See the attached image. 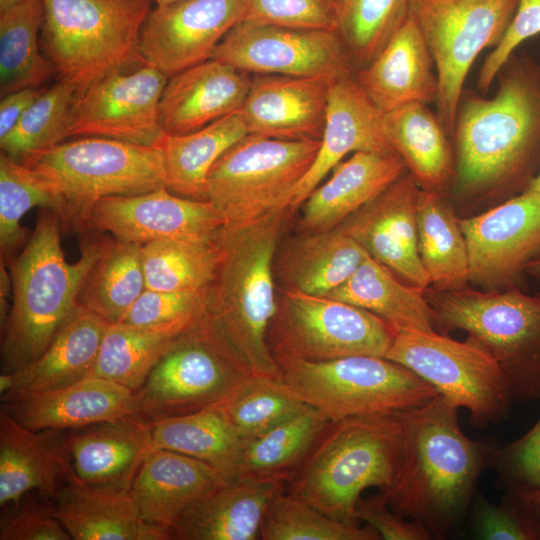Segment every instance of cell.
<instances>
[{"label":"cell","instance_id":"1f68e13d","mask_svg":"<svg viewBox=\"0 0 540 540\" xmlns=\"http://www.w3.org/2000/svg\"><path fill=\"white\" fill-rule=\"evenodd\" d=\"M389 143L420 188L446 194L455 176V157L439 118L423 103L384 113Z\"/></svg>","mask_w":540,"mask_h":540},{"label":"cell","instance_id":"4dcf8cb0","mask_svg":"<svg viewBox=\"0 0 540 540\" xmlns=\"http://www.w3.org/2000/svg\"><path fill=\"white\" fill-rule=\"evenodd\" d=\"M227 482L208 463L166 449H153L130 489L140 518L173 527L179 517L211 490Z\"/></svg>","mask_w":540,"mask_h":540},{"label":"cell","instance_id":"7bdbcfd3","mask_svg":"<svg viewBox=\"0 0 540 540\" xmlns=\"http://www.w3.org/2000/svg\"><path fill=\"white\" fill-rule=\"evenodd\" d=\"M223 257L219 242L160 239L142 245L145 286L161 291H203Z\"/></svg>","mask_w":540,"mask_h":540},{"label":"cell","instance_id":"bcb514c9","mask_svg":"<svg viewBox=\"0 0 540 540\" xmlns=\"http://www.w3.org/2000/svg\"><path fill=\"white\" fill-rule=\"evenodd\" d=\"M409 12V0H342L337 32L347 51L367 65L391 39Z\"/></svg>","mask_w":540,"mask_h":540},{"label":"cell","instance_id":"83f0119b","mask_svg":"<svg viewBox=\"0 0 540 540\" xmlns=\"http://www.w3.org/2000/svg\"><path fill=\"white\" fill-rule=\"evenodd\" d=\"M287 479L227 481L192 504L173 526L177 540H256L266 512Z\"/></svg>","mask_w":540,"mask_h":540},{"label":"cell","instance_id":"7dc6e473","mask_svg":"<svg viewBox=\"0 0 540 540\" xmlns=\"http://www.w3.org/2000/svg\"><path fill=\"white\" fill-rule=\"evenodd\" d=\"M262 540H378L367 525L346 523L286 493L277 495L264 517Z\"/></svg>","mask_w":540,"mask_h":540},{"label":"cell","instance_id":"60d3db41","mask_svg":"<svg viewBox=\"0 0 540 540\" xmlns=\"http://www.w3.org/2000/svg\"><path fill=\"white\" fill-rule=\"evenodd\" d=\"M367 255L340 226L309 233L295 243L287 260L290 289L327 296L353 275Z\"/></svg>","mask_w":540,"mask_h":540},{"label":"cell","instance_id":"816d5d0a","mask_svg":"<svg viewBox=\"0 0 540 540\" xmlns=\"http://www.w3.org/2000/svg\"><path fill=\"white\" fill-rule=\"evenodd\" d=\"M245 20L293 28L337 31L335 12L324 0H245Z\"/></svg>","mask_w":540,"mask_h":540},{"label":"cell","instance_id":"b9f144b4","mask_svg":"<svg viewBox=\"0 0 540 540\" xmlns=\"http://www.w3.org/2000/svg\"><path fill=\"white\" fill-rule=\"evenodd\" d=\"M145 288L142 245L110 240L89 273L79 302L108 323H117Z\"/></svg>","mask_w":540,"mask_h":540},{"label":"cell","instance_id":"7a4b0ae2","mask_svg":"<svg viewBox=\"0 0 540 540\" xmlns=\"http://www.w3.org/2000/svg\"><path fill=\"white\" fill-rule=\"evenodd\" d=\"M458 410L438 394L400 413L401 462L393 485L383 493L394 511L437 538L461 524L471 509L479 477L493 464L496 451L487 441L463 433Z\"/></svg>","mask_w":540,"mask_h":540},{"label":"cell","instance_id":"d6986e66","mask_svg":"<svg viewBox=\"0 0 540 540\" xmlns=\"http://www.w3.org/2000/svg\"><path fill=\"white\" fill-rule=\"evenodd\" d=\"M223 227L221 214L209 201L181 197L167 188L102 198L86 224V230L140 245L160 239L216 242Z\"/></svg>","mask_w":540,"mask_h":540},{"label":"cell","instance_id":"7402d4cb","mask_svg":"<svg viewBox=\"0 0 540 540\" xmlns=\"http://www.w3.org/2000/svg\"><path fill=\"white\" fill-rule=\"evenodd\" d=\"M395 153L387 138L384 113L367 97L355 77L347 75L330 87L325 126L317 156L295 188L290 207L308 195L348 154Z\"/></svg>","mask_w":540,"mask_h":540},{"label":"cell","instance_id":"f6af8a7d","mask_svg":"<svg viewBox=\"0 0 540 540\" xmlns=\"http://www.w3.org/2000/svg\"><path fill=\"white\" fill-rule=\"evenodd\" d=\"M77 88L60 80L25 111L16 125L0 138L1 152L22 163L31 154L68 138V125Z\"/></svg>","mask_w":540,"mask_h":540},{"label":"cell","instance_id":"5bb4252c","mask_svg":"<svg viewBox=\"0 0 540 540\" xmlns=\"http://www.w3.org/2000/svg\"><path fill=\"white\" fill-rule=\"evenodd\" d=\"M246 377L196 322L136 392V416L150 424L198 412L221 403Z\"/></svg>","mask_w":540,"mask_h":540},{"label":"cell","instance_id":"30bf717a","mask_svg":"<svg viewBox=\"0 0 540 540\" xmlns=\"http://www.w3.org/2000/svg\"><path fill=\"white\" fill-rule=\"evenodd\" d=\"M283 381L329 422L399 414L438 395L410 369L385 357L350 356L328 361L276 358Z\"/></svg>","mask_w":540,"mask_h":540},{"label":"cell","instance_id":"9f6ffc18","mask_svg":"<svg viewBox=\"0 0 540 540\" xmlns=\"http://www.w3.org/2000/svg\"><path fill=\"white\" fill-rule=\"evenodd\" d=\"M357 521L366 522L380 539L385 540H428L430 532L418 522L396 511L388 504L386 496L377 494L361 497L355 507Z\"/></svg>","mask_w":540,"mask_h":540},{"label":"cell","instance_id":"f5cc1de1","mask_svg":"<svg viewBox=\"0 0 540 540\" xmlns=\"http://www.w3.org/2000/svg\"><path fill=\"white\" fill-rule=\"evenodd\" d=\"M1 518L0 540H71L55 515L54 500L39 494L37 499L26 495Z\"/></svg>","mask_w":540,"mask_h":540},{"label":"cell","instance_id":"3957f363","mask_svg":"<svg viewBox=\"0 0 540 540\" xmlns=\"http://www.w3.org/2000/svg\"><path fill=\"white\" fill-rule=\"evenodd\" d=\"M285 211L220 233L223 257L197 321L247 376L283 380L268 332L278 309L272 265Z\"/></svg>","mask_w":540,"mask_h":540},{"label":"cell","instance_id":"f546056e","mask_svg":"<svg viewBox=\"0 0 540 540\" xmlns=\"http://www.w3.org/2000/svg\"><path fill=\"white\" fill-rule=\"evenodd\" d=\"M108 325L80 305L37 360L18 372L0 374L1 402L63 388L90 376Z\"/></svg>","mask_w":540,"mask_h":540},{"label":"cell","instance_id":"ac0fdd59","mask_svg":"<svg viewBox=\"0 0 540 540\" xmlns=\"http://www.w3.org/2000/svg\"><path fill=\"white\" fill-rule=\"evenodd\" d=\"M245 0H176L155 5L140 32L142 63L171 77L207 61L245 20Z\"/></svg>","mask_w":540,"mask_h":540},{"label":"cell","instance_id":"2e32d148","mask_svg":"<svg viewBox=\"0 0 540 540\" xmlns=\"http://www.w3.org/2000/svg\"><path fill=\"white\" fill-rule=\"evenodd\" d=\"M167 80L162 71L144 64L132 72L120 71L97 81L77 93L68 137H104L159 146L166 134L159 104Z\"/></svg>","mask_w":540,"mask_h":540},{"label":"cell","instance_id":"681fc988","mask_svg":"<svg viewBox=\"0 0 540 540\" xmlns=\"http://www.w3.org/2000/svg\"><path fill=\"white\" fill-rule=\"evenodd\" d=\"M471 527L475 538L484 540H540V524L514 494L495 504L483 495L472 503Z\"/></svg>","mask_w":540,"mask_h":540},{"label":"cell","instance_id":"6da1fadb","mask_svg":"<svg viewBox=\"0 0 540 540\" xmlns=\"http://www.w3.org/2000/svg\"><path fill=\"white\" fill-rule=\"evenodd\" d=\"M489 99H461L453 186L464 198L519 194L540 170V65L512 56Z\"/></svg>","mask_w":540,"mask_h":540},{"label":"cell","instance_id":"6125c7cd","mask_svg":"<svg viewBox=\"0 0 540 540\" xmlns=\"http://www.w3.org/2000/svg\"><path fill=\"white\" fill-rule=\"evenodd\" d=\"M528 188L540 193V170L537 173V175L533 178Z\"/></svg>","mask_w":540,"mask_h":540},{"label":"cell","instance_id":"db71d44e","mask_svg":"<svg viewBox=\"0 0 540 540\" xmlns=\"http://www.w3.org/2000/svg\"><path fill=\"white\" fill-rule=\"evenodd\" d=\"M493 464L507 491L540 489V417L519 439L496 448Z\"/></svg>","mask_w":540,"mask_h":540},{"label":"cell","instance_id":"d4e9b609","mask_svg":"<svg viewBox=\"0 0 540 540\" xmlns=\"http://www.w3.org/2000/svg\"><path fill=\"white\" fill-rule=\"evenodd\" d=\"M249 75L211 58L169 77L159 104L164 132L191 133L241 110L251 84Z\"/></svg>","mask_w":540,"mask_h":540},{"label":"cell","instance_id":"ab89813d","mask_svg":"<svg viewBox=\"0 0 540 540\" xmlns=\"http://www.w3.org/2000/svg\"><path fill=\"white\" fill-rule=\"evenodd\" d=\"M43 0H21L0 11V94L38 88L56 71L39 50Z\"/></svg>","mask_w":540,"mask_h":540},{"label":"cell","instance_id":"ba28073f","mask_svg":"<svg viewBox=\"0 0 540 540\" xmlns=\"http://www.w3.org/2000/svg\"><path fill=\"white\" fill-rule=\"evenodd\" d=\"M155 0H43L42 40L60 80L81 92L141 60V28Z\"/></svg>","mask_w":540,"mask_h":540},{"label":"cell","instance_id":"5b68a950","mask_svg":"<svg viewBox=\"0 0 540 540\" xmlns=\"http://www.w3.org/2000/svg\"><path fill=\"white\" fill-rule=\"evenodd\" d=\"M399 414L358 416L330 422L290 475L286 493L330 517L359 524L355 507L363 491L386 492L402 456Z\"/></svg>","mask_w":540,"mask_h":540},{"label":"cell","instance_id":"8992f818","mask_svg":"<svg viewBox=\"0 0 540 540\" xmlns=\"http://www.w3.org/2000/svg\"><path fill=\"white\" fill-rule=\"evenodd\" d=\"M435 330H462L500 367L512 399L540 400V292L424 289Z\"/></svg>","mask_w":540,"mask_h":540},{"label":"cell","instance_id":"c3c4849f","mask_svg":"<svg viewBox=\"0 0 540 540\" xmlns=\"http://www.w3.org/2000/svg\"><path fill=\"white\" fill-rule=\"evenodd\" d=\"M35 206L55 212L60 205L46 182L32 169L8 155L0 154V246L8 255L27 240L20 225L24 214Z\"/></svg>","mask_w":540,"mask_h":540},{"label":"cell","instance_id":"d590c367","mask_svg":"<svg viewBox=\"0 0 540 540\" xmlns=\"http://www.w3.org/2000/svg\"><path fill=\"white\" fill-rule=\"evenodd\" d=\"M195 323L133 326L109 323L90 376L137 392L161 358Z\"/></svg>","mask_w":540,"mask_h":540},{"label":"cell","instance_id":"7c38bea8","mask_svg":"<svg viewBox=\"0 0 540 540\" xmlns=\"http://www.w3.org/2000/svg\"><path fill=\"white\" fill-rule=\"evenodd\" d=\"M519 0H409L438 79L437 116L453 135L463 86L476 57L496 46Z\"/></svg>","mask_w":540,"mask_h":540},{"label":"cell","instance_id":"484cf974","mask_svg":"<svg viewBox=\"0 0 540 540\" xmlns=\"http://www.w3.org/2000/svg\"><path fill=\"white\" fill-rule=\"evenodd\" d=\"M355 79L383 113L411 103H436L439 87L435 65L422 31L410 12Z\"/></svg>","mask_w":540,"mask_h":540},{"label":"cell","instance_id":"94428289","mask_svg":"<svg viewBox=\"0 0 540 540\" xmlns=\"http://www.w3.org/2000/svg\"><path fill=\"white\" fill-rule=\"evenodd\" d=\"M525 274L540 280V255L528 264Z\"/></svg>","mask_w":540,"mask_h":540},{"label":"cell","instance_id":"be15d7a7","mask_svg":"<svg viewBox=\"0 0 540 540\" xmlns=\"http://www.w3.org/2000/svg\"><path fill=\"white\" fill-rule=\"evenodd\" d=\"M326 4L335 12L336 17L342 0H324Z\"/></svg>","mask_w":540,"mask_h":540},{"label":"cell","instance_id":"03108f58","mask_svg":"<svg viewBox=\"0 0 540 540\" xmlns=\"http://www.w3.org/2000/svg\"><path fill=\"white\" fill-rule=\"evenodd\" d=\"M173 1H176V0H155V4L156 5H165V4L171 3Z\"/></svg>","mask_w":540,"mask_h":540},{"label":"cell","instance_id":"603a6c76","mask_svg":"<svg viewBox=\"0 0 540 540\" xmlns=\"http://www.w3.org/2000/svg\"><path fill=\"white\" fill-rule=\"evenodd\" d=\"M1 411L28 429L73 430L137 414V393L88 376L72 385L1 402Z\"/></svg>","mask_w":540,"mask_h":540},{"label":"cell","instance_id":"e7e4bbea","mask_svg":"<svg viewBox=\"0 0 540 540\" xmlns=\"http://www.w3.org/2000/svg\"><path fill=\"white\" fill-rule=\"evenodd\" d=\"M19 1L21 0H0V11L5 10Z\"/></svg>","mask_w":540,"mask_h":540},{"label":"cell","instance_id":"74e56055","mask_svg":"<svg viewBox=\"0 0 540 540\" xmlns=\"http://www.w3.org/2000/svg\"><path fill=\"white\" fill-rule=\"evenodd\" d=\"M418 250L430 286L459 289L469 284V258L459 218L446 194L421 189L417 207Z\"/></svg>","mask_w":540,"mask_h":540},{"label":"cell","instance_id":"836d02e7","mask_svg":"<svg viewBox=\"0 0 540 540\" xmlns=\"http://www.w3.org/2000/svg\"><path fill=\"white\" fill-rule=\"evenodd\" d=\"M54 503L73 540H137L141 518L130 493L91 487L71 471Z\"/></svg>","mask_w":540,"mask_h":540},{"label":"cell","instance_id":"f907efd6","mask_svg":"<svg viewBox=\"0 0 540 540\" xmlns=\"http://www.w3.org/2000/svg\"><path fill=\"white\" fill-rule=\"evenodd\" d=\"M206 293L145 288L119 322L133 326L196 323L204 310Z\"/></svg>","mask_w":540,"mask_h":540},{"label":"cell","instance_id":"f35d334b","mask_svg":"<svg viewBox=\"0 0 540 540\" xmlns=\"http://www.w3.org/2000/svg\"><path fill=\"white\" fill-rule=\"evenodd\" d=\"M329 423L307 405L268 431L243 440L233 480L280 477L288 481Z\"/></svg>","mask_w":540,"mask_h":540},{"label":"cell","instance_id":"4316f807","mask_svg":"<svg viewBox=\"0 0 540 540\" xmlns=\"http://www.w3.org/2000/svg\"><path fill=\"white\" fill-rule=\"evenodd\" d=\"M67 430L34 431L0 410V506H17L32 492L55 499L72 471Z\"/></svg>","mask_w":540,"mask_h":540},{"label":"cell","instance_id":"6f0895ef","mask_svg":"<svg viewBox=\"0 0 540 540\" xmlns=\"http://www.w3.org/2000/svg\"><path fill=\"white\" fill-rule=\"evenodd\" d=\"M42 91L39 88H26L1 97L0 138L12 130L25 111L40 96Z\"/></svg>","mask_w":540,"mask_h":540},{"label":"cell","instance_id":"8d00e7d4","mask_svg":"<svg viewBox=\"0 0 540 540\" xmlns=\"http://www.w3.org/2000/svg\"><path fill=\"white\" fill-rule=\"evenodd\" d=\"M153 449H166L202 460L232 481L242 449L237 434L219 405L148 424Z\"/></svg>","mask_w":540,"mask_h":540},{"label":"cell","instance_id":"ee69618b","mask_svg":"<svg viewBox=\"0 0 540 540\" xmlns=\"http://www.w3.org/2000/svg\"><path fill=\"white\" fill-rule=\"evenodd\" d=\"M217 405L243 440L268 431L307 406L283 380L252 376Z\"/></svg>","mask_w":540,"mask_h":540},{"label":"cell","instance_id":"e0dca14e","mask_svg":"<svg viewBox=\"0 0 540 540\" xmlns=\"http://www.w3.org/2000/svg\"><path fill=\"white\" fill-rule=\"evenodd\" d=\"M469 258V283L481 290L515 287L540 255V193L512 196L479 215L460 219Z\"/></svg>","mask_w":540,"mask_h":540},{"label":"cell","instance_id":"f1b7e54d","mask_svg":"<svg viewBox=\"0 0 540 540\" xmlns=\"http://www.w3.org/2000/svg\"><path fill=\"white\" fill-rule=\"evenodd\" d=\"M407 171L397 153H353L303 202L301 226L309 233L339 226Z\"/></svg>","mask_w":540,"mask_h":540},{"label":"cell","instance_id":"277c9868","mask_svg":"<svg viewBox=\"0 0 540 540\" xmlns=\"http://www.w3.org/2000/svg\"><path fill=\"white\" fill-rule=\"evenodd\" d=\"M58 215L46 209L11 266L13 304L1 328V373L37 360L80 306L79 296L107 238L83 243L80 258L65 260Z\"/></svg>","mask_w":540,"mask_h":540},{"label":"cell","instance_id":"ffe728a7","mask_svg":"<svg viewBox=\"0 0 540 540\" xmlns=\"http://www.w3.org/2000/svg\"><path fill=\"white\" fill-rule=\"evenodd\" d=\"M421 188L407 171L339 226L367 254L404 282L426 289L429 277L418 250L417 207Z\"/></svg>","mask_w":540,"mask_h":540},{"label":"cell","instance_id":"e575fe53","mask_svg":"<svg viewBox=\"0 0 540 540\" xmlns=\"http://www.w3.org/2000/svg\"><path fill=\"white\" fill-rule=\"evenodd\" d=\"M248 134L240 110L191 133L165 134L159 147L164 156L166 188L181 197L207 201L206 179L211 167Z\"/></svg>","mask_w":540,"mask_h":540},{"label":"cell","instance_id":"cb8c5ba5","mask_svg":"<svg viewBox=\"0 0 540 540\" xmlns=\"http://www.w3.org/2000/svg\"><path fill=\"white\" fill-rule=\"evenodd\" d=\"M66 449L81 481L114 493H130L142 462L153 450L149 425L135 415L69 430Z\"/></svg>","mask_w":540,"mask_h":540},{"label":"cell","instance_id":"680465c9","mask_svg":"<svg viewBox=\"0 0 540 540\" xmlns=\"http://www.w3.org/2000/svg\"><path fill=\"white\" fill-rule=\"evenodd\" d=\"M174 539L173 527L148 522L141 519L137 540H171Z\"/></svg>","mask_w":540,"mask_h":540},{"label":"cell","instance_id":"9a60e30c","mask_svg":"<svg viewBox=\"0 0 540 540\" xmlns=\"http://www.w3.org/2000/svg\"><path fill=\"white\" fill-rule=\"evenodd\" d=\"M212 58L253 75L332 80L350 75L343 42L336 30L329 29L243 20L227 33Z\"/></svg>","mask_w":540,"mask_h":540},{"label":"cell","instance_id":"11a10c76","mask_svg":"<svg viewBox=\"0 0 540 540\" xmlns=\"http://www.w3.org/2000/svg\"><path fill=\"white\" fill-rule=\"evenodd\" d=\"M540 33V0H519L512 20L478 73L477 86L487 91L495 77L526 39Z\"/></svg>","mask_w":540,"mask_h":540},{"label":"cell","instance_id":"8fae6325","mask_svg":"<svg viewBox=\"0 0 540 540\" xmlns=\"http://www.w3.org/2000/svg\"><path fill=\"white\" fill-rule=\"evenodd\" d=\"M385 358L410 369L458 408L478 428L507 416L512 396L497 362L470 340L436 330L396 331Z\"/></svg>","mask_w":540,"mask_h":540},{"label":"cell","instance_id":"9c48e42d","mask_svg":"<svg viewBox=\"0 0 540 540\" xmlns=\"http://www.w3.org/2000/svg\"><path fill=\"white\" fill-rule=\"evenodd\" d=\"M320 140H281L248 134L211 167L206 198L224 220L223 234L246 229L290 207L311 168Z\"/></svg>","mask_w":540,"mask_h":540},{"label":"cell","instance_id":"d6a6232c","mask_svg":"<svg viewBox=\"0 0 540 540\" xmlns=\"http://www.w3.org/2000/svg\"><path fill=\"white\" fill-rule=\"evenodd\" d=\"M327 297L367 310L395 331L435 330L424 289L404 282L369 255L353 275Z\"/></svg>","mask_w":540,"mask_h":540},{"label":"cell","instance_id":"52a82bcc","mask_svg":"<svg viewBox=\"0 0 540 540\" xmlns=\"http://www.w3.org/2000/svg\"><path fill=\"white\" fill-rule=\"evenodd\" d=\"M57 198L65 230H86L94 205L102 198L138 195L166 188L159 146L104 137H83L35 152L23 162Z\"/></svg>","mask_w":540,"mask_h":540},{"label":"cell","instance_id":"44dd1931","mask_svg":"<svg viewBox=\"0 0 540 540\" xmlns=\"http://www.w3.org/2000/svg\"><path fill=\"white\" fill-rule=\"evenodd\" d=\"M334 81L321 77L253 75L240 110L248 133L281 140H321L329 90Z\"/></svg>","mask_w":540,"mask_h":540},{"label":"cell","instance_id":"91938a15","mask_svg":"<svg viewBox=\"0 0 540 540\" xmlns=\"http://www.w3.org/2000/svg\"><path fill=\"white\" fill-rule=\"evenodd\" d=\"M507 492L518 497L540 524V489L509 490Z\"/></svg>","mask_w":540,"mask_h":540},{"label":"cell","instance_id":"4fadbf2b","mask_svg":"<svg viewBox=\"0 0 540 540\" xmlns=\"http://www.w3.org/2000/svg\"><path fill=\"white\" fill-rule=\"evenodd\" d=\"M395 333L386 321L360 307L289 289L270 324L268 341L275 359L318 362L385 357Z\"/></svg>","mask_w":540,"mask_h":540}]
</instances>
